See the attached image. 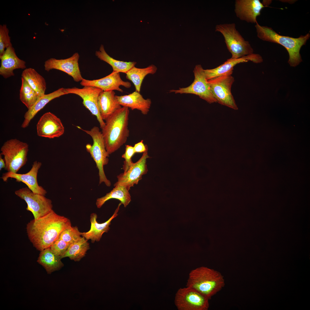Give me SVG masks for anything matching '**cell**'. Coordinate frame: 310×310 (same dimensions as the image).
I'll list each match as a JSON object with an SVG mask.
<instances>
[{"instance_id":"cell-1","label":"cell","mask_w":310,"mask_h":310,"mask_svg":"<svg viewBox=\"0 0 310 310\" xmlns=\"http://www.w3.org/2000/svg\"><path fill=\"white\" fill-rule=\"evenodd\" d=\"M70 220L56 214L53 210L26 225L28 238L33 246L40 251L50 247L57 239Z\"/></svg>"},{"instance_id":"cell-2","label":"cell","mask_w":310,"mask_h":310,"mask_svg":"<svg viewBox=\"0 0 310 310\" xmlns=\"http://www.w3.org/2000/svg\"><path fill=\"white\" fill-rule=\"evenodd\" d=\"M129 111L122 107L105 121L102 129L106 150L110 155L119 149L126 142L129 135L128 125Z\"/></svg>"},{"instance_id":"cell-3","label":"cell","mask_w":310,"mask_h":310,"mask_svg":"<svg viewBox=\"0 0 310 310\" xmlns=\"http://www.w3.org/2000/svg\"><path fill=\"white\" fill-rule=\"evenodd\" d=\"M224 285V277L221 273L207 267L202 266L190 272L186 286L195 290L210 300Z\"/></svg>"},{"instance_id":"cell-4","label":"cell","mask_w":310,"mask_h":310,"mask_svg":"<svg viewBox=\"0 0 310 310\" xmlns=\"http://www.w3.org/2000/svg\"><path fill=\"white\" fill-rule=\"evenodd\" d=\"M255 27L257 36L259 38L263 41L279 44L286 49L289 55L288 62L290 66L296 67L302 61L300 50L309 39V33L301 35L298 38H294L280 35L272 28L261 26L257 22Z\"/></svg>"},{"instance_id":"cell-5","label":"cell","mask_w":310,"mask_h":310,"mask_svg":"<svg viewBox=\"0 0 310 310\" xmlns=\"http://www.w3.org/2000/svg\"><path fill=\"white\" fill-rule=\"evenodd\" d=\"M77 127L90 135L92 139L93 144H87L86 148L95 162L98 169L99 184L104 183L106 186H110L111 182L107 178L104 170V166L108 163L109 155L106 150L102 132L96 126L94 127L89 130H84L80 127Z\"/></svg>"},{"instance_id":"cell-6","label":"cell","mask_w":310,"mask_h":310,"mask_svg":"<svg viewBox=\"0 0 310 310\" xmlns=\"http://www.w3.org/2000/svg\"><path fill=\"white\" fill-rule=\"evenodd\" d=\"M215 31L223 35L232 59H237L253 53L249 42L245 40L236 29L235 23L217 24Z\"/></svg>"},{"instance_id":"cell-7","label":"cell","mask_w":310,"mask_h":310,"mask_svg":"<svg viewBox=\"0 0 310 310\" xmlns=\"http://www.w3.org/2000/svg\"><path fill=\"white\" fill-rule=\"evenodd\" d=\"M28 150V145L17 139H11L4 142L0 154L4 156L5 169L7 172L17 173L26 163Z\"/></svg>"},{"instance_id":"cell-8","label":"cell","mask_w":310,"mask_h":310,"mask_svg":"<svg viewBox=\"0 0 310 310\" xmlns=\"http://www.w3.org/2000/svg\"><path fill=\"white\" fill-rule=\"evenodd\" d=\"M233 71L208 80L211 92L217 102L234 110L238 107L231 92L235 80Z\"/></svg>"},{"instance_id":"cell-9","label":"cell","mask_w":310,"mask_h":310,"mask_svg":"<svg viewBox=\"0 0 310 310\" xmlns=\"http://www.w3.org/2000/svg\"><path fill=\"white\" fill-rule=\"evenodd\" d=\"M209 300L195 290L186 287L177 291L174 303L178 310H207Z\"/></svg>"},{"instance_id":"cell-10","label":"cell","mask_w":310,"mask_h":310,"mask_svg":"<svg viewBox=\"0 0 310 310\" xmlns=\"http://www.w3.org/2000/svg\"><path fill=\"white\" fill-rule=\"evenodd\" d=\"M15 193L25 201L27 205L26 209L32 213L34 219L44 216L53 210L50 199L45 195L34 193L28 187L16 190Z\"/></svg>"},{"instance_id":"cell-11","label":"cell","mask_w":310,"mask_h":310,"mask_svg":"<svg viewBox=\"0 0 310 310\" xmlns=\"http://www.w3.org/2000/svg\"><path fill=\"white\" fill-rule=\"evenodd\" d=\"M204 70L200 65H196L193 71L194 79L191 84L187 87L179 88L178 90H170L169 92L193 94L198 96L210 104L216 102L211 92Z\"/></svg>"},{"instance_id":"cell-12","label":"cell","mask_w":310,"mask_h":310,"mask_svg":"<svg viewBox=\"0 0 310 310\" xmlns=\"http://www.w3.org/2000/svg\"><path fill=\"white\" fill-rule=\"evenodd\" d=\"M65 90L67 94H75L82 98L84 105L92 114L96 116L102 129L105 124L100 115L98 102L99 95L102 90L97 87L90 86H84L81 88L76 87L65 88Z\"/></svg>"},{"instance_id":"cell-13","label":"cell","mask_w":310,"mask_h":310,"mask_svg":"<svg viewBox=\"0 0 310 310\" xmlns=\"http://www.w3.org/2000/svg\"><path fill=\"white\" fill-rule=\"evenodd\" d=\"M148 149L144 152L140 158L136 162L133 163L126 172L117 176V181L114 184V186H123L129 190L134 185L138 184L142 179V176L146 174L148 171L146 159L150 157L148 155Z\"/></svg>"},{"instance_id":"cell-14","label":"cell","mask_w":310,"mask_h":310,"mask_svg":"<svg viewBox=\"0 0 310 310\" xmlns=\"http://www.w3.org/2000/svg\"><path fill=\"white\" fill-rule=\"evenodd\" d=\"M79 53L76 52L67 59H58L50 58L44 62V69L47 71L53 69L60 70L71 76L75 82L81 81L83 78L79 67Z\"/></svg>"},{"instance_id":"cell-15","label":"cell","mask_w":310,"mask_h":310,"mask_svg":"<svg viewBox=\"0 0 310 310\" xmlns=\"http://www.w3.org/2000/svg\"><path fill=\"white\" fill-rule=\"evenodd\" d=\"M36 127L38 136L49 139L60 137L65 131L60 119L50 112L45 113L40 117Z\"/></svg>"},{"instance_id":"cell-16","label":"cell","mask_w":310,"mask_h":310,"mask_svg":"<svg viewBox=\"0 0 310 310\" xmlns=\"http://www.w3.org/2000/svg\"><path fill=\"white\" fill-rule=\"evenodd\" d=\"M41 165V162L35 161L30 170L27 173L21 174L7 172L3 174L1 178L4 182H6L9 178L15 179L16 182L25 184L34 193L45 195L47 191L38 185L37 180L38 171Z\"/></svg>"},{"instance_id":"cell-17","label":"cell","mask_w":310,"mask_h":310,"mask_svg":"<svg viewBox=\"0 0 310 310\" xmlns=\"http://www.w3.org/2000/svg\"><path fill=\"white\" fill-rule=\"evenodd\" d=\"M266 6L259 0H236L235 12L237 18L248 23L256 24L257 18Z\"/></svg>"},{"instance_id":"cell-18","label":"cell","mask_w":310,"mask_h":310,"mask_svg":"<svg viewBox=\"0 0 310 310\" xmlns=\"http://www.w3.org/2000/svg\"><path fill=\"white\" fill-rule=\"evenodd\" d=\"M120 73L113 71L106 77L93 80L83 78L81 81L80 84L84 86H90L96 87L104 91L117 90L122 92L123 91L120 88V86L129 88L131 87V84L128 82L123 81L121 78Z\"/></svg>"},{"instance_id":"cell-19","label":"cell","mask_w":310,"mask_h":310,"mask_svg":"<svg viewBox=\"0 0 310 310\" xmlns=\"http://www.w3.org/2000/svg\"><path fill=\"white\" fill-rule=\"evenodd\" d=\"M249 61L255 63H259L263 61V59L259 55L254 53L239 58H230L227 59L223 64L215 68L204 69V71L206 78L208 80L222 75L230 71H233L234 67L237 64Z\"/></svg>"},{"instance_id":"cell-20","label":"cell","mask_w":310,"mask_h":310,"mask_svg":"<svg viewBox=\"0 0 310 310\" xmlns=\"http://www.w3.org/2000/svg\"><path fill=\"white\" fill-rule=\"evenodd\" d=\"M0 75L5 78L14 76L15 69L26 68V62L18 57L12 46L6 49L4 54L0 57Z\"/></svg>"},{"instance_id":"cell-21","label":"cell","mask_w":310,"mask_h":310,"mask_svg":"<svg viewBox=\"0 0 310 310\" xmlns=\"http://www.w3.org/2000/svg\"><path fill=\"white\" fill-rule=\"evenodd\" d=\"M116 97L121 106L130 108L132 110H138L144 115L148 114L152 103L150 99H145L140 92L135 91L128 95H116Z\"/></svg>"},{"instance_id":"cell-22","label":"cell","mask_w":310,"mask_h":310,"mask_svg":"<svg viewBox=\"0 0 310 310\" xmlns=\"http://www.w3.org/2000/svg\"><path fill=\"white\" fill-rule=\"evenodd\" d=\"M121 203L120 202L115 210L113 214L106 222L99 223L97 221V215L96 214L92 213L90 216L91 226L90 230L86 232L81 233V236L87 240L90 239L92 243L95 241H99L104 232H107L109 230V226L112 220L118 216V213Z\"/></svg>"},{"instance_id":"cell-23","label":"cell","mask_w":310,"mask_h":310,"mask_svg":"<svg viewBox=\"0 0 310 310\" xmlns=\"http://www.w3.org/2000/svg\"><path fill=\"white\" fill-rule=\"evenodd\" d=\"M67 94L65 88H61L51 93L44 94L40 98L35 104L28 109L24 115V120L21 127L25 128L36 114L52 100L62 95Z\"/></svg>"},{"instance_id":"cell-24","label":"cell","mask_w":310,"mask_h":310,"mask_svg":"<svg viewBox=\"0 0 310 310\" xmlns=\"http://www.w3.org/2000/svg\"><path fill=\"white\" fill-rule=\"evenodd\" d=\"M115 94L114 91H102L99 95L98 106L100 115L103 120H106L122 107L117 102Z\"/></svg>"},{"instance_id":"cell-25","label":"cell","mask_w":310,"mask_h":310,"mask_svg":"<svg viewBox=\"0 0 310 310\" xmlns=\"http://www.w3.org/2000/svg\"><path fill=\"white\" fill-rule=\"evenodd\" d=\"M61 257L53 252L50 247L41 251L37 262L45 269L48 274L60 269L64 264L61 261Z\"/></svg>"},{"instance_id":"cell-26","label":"cell","mask_w":310,"mask_h":310,"mask_svg":"<svg viewBox=\"0 0 310 310\" xmlns=\"http://www.w3.org/2000/svg\"><path fill=\"white\" fill-rule=\"evenodd\" d=\"M24 78L40 97L45 94L46 83L44 78L32 68H26L22 72Z\"/></svg>"},{"instance_id":"cell-27","label":"cell","mask_w":310,"mask_h":310,"mask_svg":"<svg viewBox=\"0 0 310 310\" xmlns=\"http://www.w3.org/2000/svg\"><path fill=\"white\" fill-rule=\"evenodd\" d=\"M96 56L100 60L110 65L112 67L113 71L126 73L136 63L135 62H125L115 59L110 56L106 52L104 45L101 44L99 50L96 51Z\"/></svg>"},{"instance_id":"cell-28","label":"cell","mask_w":310,"mask_h":310,"mask_svg":"<svg viewBox=\"0 0 310 310\" xmlns=\"http://www.w3.org/2000/svg\"><path fill=\"white\" fill-rule=\"evenodd\" d=\"M114 187L110 192L104 196L97 199L96 204L98 208H101L106 202L111 199H115L119 200L124 207H126L128 205L131 200L129 190L121 185Z\"/></svg>"},{"instance_id":"cell-29","label":"cell","mask_w":310,"mask_h":310,"mask_svg":"<svg viewBox=\"0 0 310 310\" xmlns=\"http://www.w3.org/2000/svg\"><path fill=\"white\" fill-rule=\"evenodd\" d=\"M157 70V67L153 65L142 68L134 66L125 73L126 77L133 84L135 91L140 92L142 82L145 76L149 74H154Z\"/></svg>"},{"instance_id":"cell-30","label":"cell","mask_w":310,"mask_h":310,"mask_svg":"<svg viewBox=\"0 0 310 310\" xmlns=\"http://www.w3.org/2000/svg\"><path fill=\"white\" fill-rule=\"evenodd\" d=\"M89 247L87 240L82 237L79 240L70 244L61 258L68 257L71 260L79 261L85 256Z\"/></svg>"},{"instance_id":"cell-31","label":"cell","mask_w":310,"mask_h":310,"mask_svg":"<svg viewBox=\"0 0 310 310\" xmlns=\"http://www.w3.org/2000/svg\"><path fill=\"white\" fill-rule=\"evenodd\" d=\"M21 79L20 99L28 109L34 105L40 97L24 78L21 77Z\"/></svg>"},{"instance_id":"cell-32","label":"cell","mask_w":310,"mask_h":310,"mask_svg":"<svg viewBox=\"0 0 310 310\" xmlns=\"http://www.w3.org/2000/svg\"><path fill=\"white\" fill-rule=\"evenodd\" d=\"M81 233L78 227L71 226L70 220L61 233L58 238L70 244L81 239Z\"/></svg>"},{"instance_id":"cell-33","label":"cell","mask_w":310,"mask_h":310,"mask_svg":"<svg viewBox=\"0 0 310 310\" xmlns=\"http://www.w3.org/2000/svg\"><path fill=\"white\" fill-rule=\"evenodd\" d=\"M12 46L10 37L9 35V30L6 24L0 25V57L2 55L5 51V49Z\"/></svg>"},{"instance_id":"cell-34","label":"cell","mask_w":310,"mask_h":310,"mask_svg":"<svg viewBox=\"0 0 310 310\" xmlns=\"http://www.w3.org/2000/svg\"><path fill=\"white\" fill-rule=\"evenodd\" d=\"M70 244L58 238L49 247L51 251L57 255L61 257L68 249Z\"/></svg>"},{"instance_id":"cell-35","label":"cell","mask_w":310,"mask_h":310,"mask_svg":"<svg viewBox=\"0 0 310 310\" xmlns=\"http://www.w3.org/2000/svg\"><path fill=\"white\" fill-rule=\"evenodd\" d=\"M135 153L133 146L128 145H125V152L121 156L125 159L123 166V173L126 172L133 163L132 161L131 158Z\"/></svg>"},{"instance_id":"cell-36","label":"cell","mask_w":310,"mask_h":310,"mask_svg":"<svg viewBox=\"0 0 310 310\" xmlns=\"http://www.w3.org/2000/svg\"><path fill=\"white\" fill-rule=\"evenodd\" d=\"M133 147L135 153H144L148 149L147 145L144 144L143 140H142L135 144Z\"/></svg>"},{"instance_id":"cell-37","label":"cell","mask_w":310,"mask_h":310,"mask_svg":"<svg viewBox=\"0 0 310 310\" xmlns=\"http://www.w3.org/2000/svg\"><path fill=\"white\" fill-rule=\"evenodd\" d=\"M5 162L4 158L2 157V155L0 154V170L2 169L5 168Z\"/></svg>"}]
</instances>
